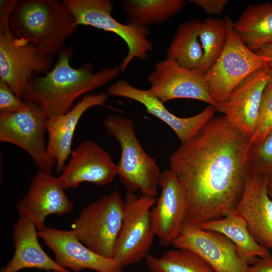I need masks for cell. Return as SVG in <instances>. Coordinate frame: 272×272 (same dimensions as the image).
<instances>
[{
  "instance_id": "obj_1",
  "label": "cell",
  "mask_w": 272,
  "mask_h": 272,
  "mask_svg": "<svg viewBox=\"0 0 272 272\" xmlns=\"http://www.w3.org/2000/svg\"><path fill=\"white\" fill-rule=\"evenodd\" d=\"M249 148V139L222 116L172 152L169 170L184 193L186 219L201 225L235 209L248 176Z\"/></svg>"
},
{
  "instance_id": "obj_2",
  "label": "cell",
  "mask_w": 272,
  "mask_h": 272,
  "mask_svg": "<svg viewBox=\"0 0 272 272\" xmlns=\"http://www.w3.org/2000/svg\"><path fill=\"white\" fill-rule=\"evenodd\" d=\"M73 53V47H64L54 66L45 75H34L28 83L23 100L38 105L49 117L67 113L80 96L106 85L122 72L119 65L94 73L88 62L74 68L70 64Z\"/></svg>"
},
{
  "instance_id": "obj_3",
  "label": "cell",
  "mask_w": 272,
  "mask_h": 272,
  "mask_svg": "<svg viewBox=\"0 0 272 272\" xmlns=\"http://www.w3.org/2000/svg\"><path fill=\"white\" fill-rule=\"evenodd\" d=\"M10 26L15 37L29 41L51 57L79 26L63 1L57 0H17Z\"/></svg>"
},
{
  "instance_id": "obj_4",
  "label": "cell",
  "mask_w": 272,
  "mask_h": 272,
  "mask_svg": "<svg viewBox=\"0 0 272 272\" xmlns=\"http://www.w3.org/2000/svg\"><path fill=\"white\" fill-rule=\"evenodd\" d=\"M103 125L120 147L117 176L127 191H138L141 195L156 197L163 172L155 159L143 148L133 121L121 115H111L104 120Z\"/></svg>"
},
{
  "instance_id": "obj_5",
  "label": "cell",
  "mask_w": 272,
  "mask_h": 272,
  "mask_svg": "<svg viewBox=\"0 0 272 272\" xmlns=\"http://www.w3.org/2000/svg\"><path fill=\"white\" fill-rule=\"evenodd\" d=\"M227 38L223 50L214 64L205 74L210 93L218 104L225 101L233 90L249 75L266 67L269 59L249 49L233 27V21L224 17Z\"/></svg>"
},
{
  "instance_id": "obj_6",
  "label": "cell",
  "mask_w": 272,
  "mask_h": 272,
  "mask_svg": "<svg viewBox=\"0 0 272 272\" xmlns=\"http://www.w3.org/2000/svg\"><path fill=\"white\" fill-rule=\"evenodd\" d=\"M124 200L117 191L103 195L84 207L72 230L89 249L113 258L116 241L123 218Z\"/></svg>"
},
{
  "instance_id": "obj_7",
  "label": "cell",
  "mask_w": 272,
  "mask_h": 272,
  "mask_svg": "<svg viewBox=\"0 0 272 272\" xmlns=\"http://www.w3.org/2000/svg\"><path fill=\"white\" fill-rule=\"evenodd\" d=\"M24 107L13 113H0V141L22 149L39 170L52 174L56 163L47 150V113L35 103L24 100Z\"/></svg>"
},
{
  "instance_id": "obj_8",
  "label": "cell",
  "mask_w": 272,
  "mask_h": 272,
  "mask_svg": "<svg viewBox=\"0 0 272 272\" xmlns=\"http://www.w3.org/2000/svg\"><path fill=\"white\" fill-rule=\"evenodd\" d=\"M74 15L78 26H90L112 32L126 43L128 51L120 65L123 72L135 58L145 60L153 49L149 39L150 30L130 24H123L112 16L113 4L110 0H62Z\"/></svg>"
},
{
  "instance_id": "obj_9",
  "label": "cell",
  "mask_w": 272,
  "mask_h": 272,
  "mask_svg": "<svg viewBox=\"0 0 272 272\" xmlns=\"http://www.w3.org/2000/svg\"><path fill=\"white\" fill-rule=\"evenodd\" d=\"M156 201V197L126 191L113 256L123 267L139 262L148 253L155 236L151 213Z\"/></svg>"
},
{
  "instance_id": "obj_10",
  "label": "cell",
  "mask_w": 272,
  "mask_h": 272,
  "mask_svg": "<svg viewBox=\"0 0 272 272\" xmlns=\"http://www.w3.org/2000/svg\"><path fill=\"white\" fill-rule=\"evenodd\" d=\"M52 62L33 44L15 37L11 28L0 30V80L20 99L23 100L32 77L47 74Z\"/></svg>"
},
{
  "instance_id": "obj_11",
  "label": "cell",
  "mask_w": 272,
  "mask_h": 272,
  "mask_svg": "<svg viewBox=\"0 0 272 272\" xmlns=\"http://www.w3.org/2000/svg\"><path fill=\"white\" fill-rule=\"evenodd\" d=\"M171 245L195 253L215 272H247L249 264L239 256L230 240L188 220L185 219Z\"/></svg>"
},
{
  "instance_id": "obj_12",
  "label": "cell",
  "mask_w": 272,
  "mask_h": 272,
  "mask_svg": "<svg viewBox=\"0 0 272 272\" xmlns=\"http://www.w3.org/2000/svg\"><path fill=\"white\" fill-rule=\"evenodd\" d=\"M149 90L163 103L177 99L201 101L217 107L203 74L166 58L156 63L148 75Z\"/></svg>"
},
{
  "instance_id": "obj_13",
  "label": "cell",
  "mask_w": 272,
  "mask_h": 272,
  "mask_svg": "<svg viewBox=\"0 0 272 272\" xmlns=\"http://www.w3.org/2000/svg\"><path fill=\"white\" fill-rule=\"evenodd\" d=\"M272 75L266 67L245 79L217 106L230 124L249 139L254 134L259 117L263 93Z\"/></svg>"
},
{
  "instance_id": "obj_14",
  "label": "cell",
  "mask_w": 272,
  "mask_h": 272,
  "mask_svg": "<svg viewBox=\"0 0 272 272\" xmlns=\"http://www.w3.org/2000/svg\"><path fill=\"white\" fill-rule=\"evenodd\" d=\"M74 203L52 174L38 170L26 193L18 201L16 209L20 217L31 222L37 231L45 227L44 222L51 215L70 212Z\"/></svg>"
},
{
  "instance_id": "obj_15",
  "label": "cell",
  "mask_w": 272,
  "mask_h": 272,
  "mask_svg": "<svg viewBox=\"0 0 272 272\" xmlns=\"http://www.w3.org/2000/svg\"><path fill=\"white\" fill-rule=\"evenodd\" d=\"M117 176V164L111 156L93 141L86 140L73 150L69 162L57 178L65 190L83 182L105 186Z\"/></svg>"
},
{
  "instance_id": "obj_16",
  "label": "cell",
  "mask_w": 272,
  "mask_h": 272,
  "mask_svg": "<svg viewBox=\"0 0 272 272\" xmlns=\"http://www.w3.org/2000/svg\"><path fill=\"white\" fill-rule=\"evenodd\" d=\"M37 235L53 251L56 262L65 269L75 272L84 269L97 272H122L123 267L117 261L89 249L72 229L63 230L45 227L37 231Z\"/></svg>"
},
{
  "instance_id": "obj_17",
  "label": "cell",
  "mask_w": 272,
  "mask_h": 272,
  "mask_svg": "<svg viewBox=\"0 0 272 272\" xmlns=\"http://www.w3.org/2000/svg\"><path fill=\"white\" fill-rule=\"evenodd\" d=\"M109 95L128 98L142 104L147 111L156 117L175 132L181 143L194 136L214 116L216 107L209 105L200 113L188 117H180L171 112L160 99L148 90L138 89L125 80H120L107 90Z\"/></svg>"
},
{
  "instance_id": "obj_18",
  "label": "cell",
  "mask_w": 272,
  "mask_h": 272,
  "mask_svg": "<svg viewBox=\"0 0 272 272\" xmlns=\"http://www.w3.org/2000/svg\"><path fill=\"white\" fill-rule=\"evenodd\" d=\"M268 182L263 177L248 175L235 210L256 241L272 250V199L268 194Z\"/></svg>"
},
{
  "instance_id": "obj_19",
  "label": "cell",
  "mask_w": 272,
  "mask_h": 272,
  "mask_svg": "<svg viewBox=\"0 0 272 272\" xmlns=\"http://www.w3.org/2000/svg\"><path fill=\"white\" fill-rule=\"evenodd\" d=\"M161 192L151 210L153 228L162 246L171 245L186 218L187 209L183 190L174 174L163 171Z\"/></svg>"
},
{
  "instance_id": "obj_20",
  "label": "cell",
  "mask_w": 272,
  "mask_h": 272,
  "mask_svg": "<svg viewBox=\"0 0 272 272\" xmlns=\"http://www.w3.org/2000/svg\"><path fill=\"white\" fill-rule=\"evenodd\" d=\"M107 93H99L85 96L67 113L48 117L46 122L47 150L56 164L55 172L61 173L70 158L73 137L77 124L89 109L103 105L108 100Z\"/></svg>"
},
{
  "instance_id": "obj_21",
  "label": "cell",
  "mask_w": 272,
  "mask_h": 272,
  "mask_svg": "<svg viewBox=\"0 0 272 272\" xmlns=\"http://www.w3.org/2000/svg\"><path fill=\"white\" fill-rule=\"evenodd\" d=\"M37 230L30 221L19 217L13 230L14 255L0 272H18L24 268H35L46 271H69L50 258L38 240Z\"/></svg>"
},
{
  "instance_id": "obj_22",
  "label": "cell",
  "mask_w": 272,
  "mask_h": 272,
  "mask_svg": "<svg viewBox=\"0 0 272 272\" xmlns=\"http://www.w3.org/2000/svg\"><path fill=\"white\" fill-rule=\"evenodd\" d=\"M200 225L204 229L218 232L227 237L236 246L239 256L248 264L257 257L271 254L269 250L256 241L245 221L235 209L227 211L221 218Z\"/></svg>"
},
{
  "instance_id": "obj_23",
  "label": "cell",
  "mask_w": 272,
  "mask_h": 272,
  "mask_svg": "<svg viewBox=\"0 0 272 272\" xmlns=\"http://www.w3.org/2000/svg\"><path fill=\"white\" fill-rule=\"evenodd\" d=\"M233 28L241 41L251 50L272 42V3L247 6Z\"/></svg>"
},
{
  "instance_id": "obj_24",
  "label": "cell",
  "mask_w": 272,
  "mask_h": 272,
  "mask_svg": "<svg viewBox=\"0 0 272 272\" xmlns=\"http://www.w3.org/2000/svg\"><path fill=\"white\" fill-rule=\"evenodd\" d=\"M199 21L193 19L178 28L166 51V58L184 68L198 71L201 68L203 51L200 41Z\"/></svg>"
},
{
  "instance_id": "obj_25",
  "label": "cell",
  "mask_w": 272,
  "mask_h": 272,
  "mask_svg": "<svg viewBox=\"0 0 272 272\" xmlns=\"http://www.w3.org/2000/svg\"><path fill=\"white\" fill-rule=\"evenodd\" d=\"M185 4L182 0H124L121 7L127 14L126 24L148 27L168 21Z\"/></svg>"
},
{
  "instance_id": "obj_26",
  "label": "cell",
  "mask_w": 272,
  "mask_h": 272,
  "mask_svg": "<svg viewBox=\"0 0 272 272\" xmlns=\"http://www.w3.org/2000/svg\"><path fill=\"white\" fill-rule=\"evenodd\" d=\"M145 259L150 272H215L200 256L186 249L174 248L159 257L148 253Z\"/></svg>"
},
{
  "instance_id": "obj_27",
  "label": "cell",
  "mask_w": 272,
  "mask_h": 272,
  "mask_svg": "<svg viewBox=\"0 0 272 272\" xmlns=\"http://www.w3.org/2000/svg\"><path fill=\"white\" fill-rule=\"evenodd\" d=\"M198 33L203 58L197 72L203 74L214 64L223 50L227 38L225 22L224 19L216 18L199 21Z\"/></svg>"
},
{
  "instance_id": "obj_28",
  "label": "cell",
  "mask_w": 272,
  "mask_h": 272,
  "mask_svg": "<svg viewBox=\"0 0 272 272\" xmlns=\"http://www.w3.org/2000/svg\"><path fill=\"white\" fill-rule=\"evenodd\" d=\"M247 169L248 175L262 176L272 181V132L258 145L249 146Z\"/></svg>"
},
{
  "instance_id": "obj_29",
  "label": "cell",
  "mask_w": 272,
  "mask_h": 272,
  "mask_svg": "<svg viewBox=\"0 0 272 272\" xmlns=\"http://www.w3.org/2000/svg\"><path fill=\"white\" fill-rule=\"evenodd\" d=\"M272 132V77L264 90L261 99L257 125L249 140V146L260 144Z\"/></svg>"
},
{
  "instance_id": "obj_30",
  "label": "cell",
  "mask_w": 272,
  "mask_h": 272,
  "mask_svg": "<svg viewBox=\"0 0 272 272\" xmlns=\"http://www.w3.org/2000/svg\"><path fill=\"white\" fill-rule=\"evenodd\" d=\"M25 105V101L18 98L8 85L0 80V113L17 112Z\"/></svg>"
},
{
  "instance_id": "obj_31",
  "label": "cell",
  "mask_w": 272,
  "mask_h": 272,
  "mask_svg": "<svg viewBox=\"0 0 272 272\" xmlns=\"http://www.w3.org/2000/svg\"><path fill=\"white\" fill-rule=\"evenodd\" d=\"M189 2L200 8L210 15L221 14L228 3L227 0H190Z\"/></svg>"
},
{
  "instance_id": "obj_32",
  "label": "cell",
  "mask_w": 272,
  "mask_h": 272,
  "mask_svg": "<svg viewBox=\"0 0 272 272\" xmlns=\"http://www.w3.org/2000/svg\"><path fill=\"white\" fill-rule=\"evenodd\" d=\"M17 0L0 1V30L10 28V19Z\"/></svg>"
},
{
  "instance_id": "obj_33",
  "label": "cell",
  "mask_w": 272,
  "mask_h": 272,
  "mask_svg": "<svg viewBox=\"0 0 272 272\" xmlns=\"http://www.w3.org/2000/svg\"><path fill=\"white\" fill-rule=\"evenodd\" d=\"M247 272H272V255L255 258L249 264Z\"/></svg>"
},
{
  "instance_id": "obj_34",
  "label": "cell",
  "mask_w": 272,
  "mask_h": 272,
  "mask_svg": "<svg viewBox=\"0 0 272 272\" xmlns=\"http://www.w3.org/2000/svg\"><path fill=\"white\" fill-rule=\"evenodd\" d=\"M254 52L269 59V62L266 67L272 75V42L260 46Z\"/></svg>"
},
{
  "instance_id": "obj_35",
  "label": "cell",
  "mask_w": 272,
  "mask_h": 272,
  "mask_svg": "<svg viewBox=\"0 0 272 272\" xmlns=\"http://www.w3.org/2000/svg\"><path fill=\"white\" fill-rule=\"evenodd\" d=\"M268 194L271 199H272V181L269 182L267 187Z\"/></svg>"
},
{
  "instance_id": "obj_36",
  "label": "cell",
  "mask_w": 272,
  "mask_h": 272,
  "mask_svg": "<svg viewBox=\"0 0 272 272\" xmlns=\"http://www.w3.org/2000/svg\"><path fill=\"white\" fill-rule=\"evenodd\" d=\"M47 272H66V271H59V270H49L47 271ZM70 272V271H67Z\"/></svg>"
}]
</instances>
